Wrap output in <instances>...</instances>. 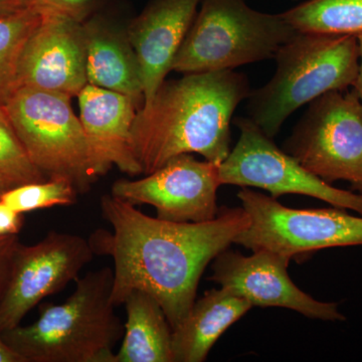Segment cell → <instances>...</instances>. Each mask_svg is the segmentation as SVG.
<instances>
[{
  "label": "cell",
  "instance_id": "1",
  "mask_svg": "<svg viewBox=\"0 0 362 362\" xmlns=\"http://www.w3.org/2000/svg\"><path fill=\"white\" fill-rule=\"evenodd\" d=\"M100 207L112 232L99 228L88 240L95 256L113 259L112 303L123 305L134 290L148 293L173 330L194 304L206 267L250 225L243 207H221L216 218L204 223L151 218L112 194L101 197Z\"/></svg>",
  "mask_w": 362,
  "mask_h": 362
},
{
  "label": "cell",
  "instance_id": "2",
  "mask_svg": "<svg viewBox=\"0 0 362 362\" xmlns=\"http://www.w3.org/2000/svg\"><path fill=\"white\" fill-rule=\"evenodd\" d=\"M251 92L247 76L233 70L164 81L138 109L131 127V149L143 175L181 154L223 163L230 152L233 113Z\"/></svg>",
  "mask_w": 362,
  "mask_h": 362
},
{
  "label": "cell",
  "instance_id": "3",
  "mask_svg": "<svg viewBox=\"0 0 362 362\" xmlns=\"http://www.w3.org/2000/svg\"><path fill=\"white\" fill-rule=\"evenodd\" d=\"M113 279L110 267L89 272L63 303H42L35 322L0 337L25 362H114L124 324L112 303Z\"/></svg>",
  "mask_w": 362,
  "mask_h": 362
},
{
  "label": "cell",
  "instance_id": "4",
  "mask_svg": "<svg viewBox=\"0 0 362 362\" xmlns=\"http://www.w3.org/2000/svg\"><path fill=\"white\" fill-rule=\"evenodd\" d=\"M271 80L247 98L249 118L275 137L297 109L331 90H347L359 66L356 35L300 33L279 49Z\"/></svg>",
  "mask_w": 362,
  "mask_h": 362
},
{
  "label": "cell",
  "instance_id": "5",
  "mask_svg": "<svg viewBox=\"0 0 362 362\" xmlns=\"http://www.w3.org/2000/svg\"><path fill=\"white\" fill-rule=\"evenodd\" d=\"M296 33L282 14L261 13L246 0H202L171 71L235 70L274 59Z\"/></svg>",
  "mask_w": 362,
  "mask_h": 362
},
{
  "label": "cell",
  "instance_id": "6",
  "mask_svg": "<svg viewBox=\"0 0 362 362\" xmlns=\"http://www.w3.org/2000/svg\"><path fill=\"white\" fill-rule=\"evenodd\" d=\"M71 99L21 87L4 108L33 164L47 177L65 178L78 194H86L101 175Z\"/></svg>",
  "mask_w": 362,
  "mask_h": 362
},
{
  "label": "cell",
  "instance_id": "7",
  "mask_svg": "<svg viewBox=\"0 0 362 362\" xmlns=\"http://www.w3.org/2000/svg\"><path fill=\"white\" fill-rule=\"evenodd\" d=\"M238 197L250 225L233 244L252 252L268 250L291 261L328 247L362 246V216L344 209H289L249 187H243Z\"/></svg>",
  "mask_w": 362,
  "mask_h": 362
},
{
  "label": "cell",
  "instance_id": "8",
  "mask_svg": "<svg viewBox=\"0 0 362 362\" xmlns=\"http://www.w3.org/2000/svg\"><path fill=\"white\" fill-rule=\"evenodd\" d=\"M283 150L327 183L347 181L362 194V102L331 90L309 103Z\"/></svg>",
  "mask_w": 362,
  "mask_h": 362
},
{
  "label": "cell",
  "instance_id": "9",
  "mask_svg": "<svg viewBox=\"0 0 362 362\" xmlns=\"http://www.w3.org/2000/svg\"><path fill=\"white\" fill-rule=\"evenodd\" d=\"M233 123L240 131L237 144L220 164L221 185L257 187L272 197L307 195L362 216V194L332 187L304 168L296 158L279 148L249 117H237Z\"/></svg>",
  "mask_w": 362,
  "mask_h": 362
},
{
  "label": "cell",
  "instance_id": "10",
  "mask_svg": "<svg viewBox=\"0 0 362 362\" xmlns=\"http://www.w3.org/2000/svg\"><path fill=\"white\" fill-rule=\"evenodd\" d=\"M94 256L89 240L56 230L33 246L21 244L0 303V333L20 325L45 298L77 280Z\"/></svg>",
  "mask_w": 362,
  "mask_h": 362
},
{
  "label": "cell",
  "instance_id": "11",
  "mask_svg": "<svg viewBox=\"0 0 362 362\" xmlns=\"http://www.w3.org/2000/svg\"><path fill=\"white\" fill-rule=\"evenodd\" d=\"M221 185L218 164L181 154L141 180L115 181L111 194L133 206H153L160 220L204 223L218 216Z\"/></svg>",
  "mask_w": 362,
  "mask_h": 362
},
{
  "label": "cell",
  "instance_id": "12",
  "mask_svg": "<svg viewBox=\"0 0 362 362\" xmlns=\"http://www.w3.org/2000/svg\"><path fill=\"white\" fill-rule=\"evenodd\" d=\"M289 262L268 250L247 257L226 249L214 259L209 280L244 298L252 307H282L311 319L346 320L337 303L318 301L293 283L287 272Z\"/></svg>",
  "mask_w": 362,
  "mask_h": 362
},
{
  "label": "cell",
  "instance_id": "13",
  "mask_svg": "<svg viewBox=\"0 0 362 362\" xmlns=\"http://www.w3.org/2000/svg\"><path fill=\"white\" fill-rule=\"evenodd\" d=\"M40 11L42 21L21 52L20 86L78 97L88 84L84 25L57 11Z\"/></svg>",
  "mask_w": 362,
  "mask_h": 362
},
{
  "label": "cell",
  "instance_id": "14",
  "mask_svg": "<svg viewBox=\"0 0 362 362\" xmlns=\"http://www.w3.org/2000/svg\"><path fill=\"white\" fill-rule=\"evenodd\" d=\"M202 0H150L127 26L147 103L165 81Z\"/></svg>",
  "mask_w": 362,
  "mask_h": 362
},
{
  "label": "cell",
  "instance_id": "15",
  "mask_svg": "<svg viewBox=\"0 0 362 362\" xmlns=\"http://www.w3.org/2000/svg\"><path fill=\"white\" fill-rule=\"evenodd\" d=\"M80 120L96 158L100 175L115 165L130 176L142 169L131 149V127L139 105L127 95L89 84L78 95Z\"/></svg>",
  "mask_w": 362,
  "mask_h": 362
},
{
  "label": "cell",
  "instance_id": "16",
  "mask_svg": "<svg viewBox=\"0 0 362 362\" xmlns=\"http://www.w3.org/2000/svg\"><path fill=\"white\" fill-rule=\"evenodd\" d=\"M83 25L88 83L127 95L141 107L144 102L141 71L126 28L99 13Z\"/></svg>",
  "mask_w": 362,
  "mask_h": 362
},
{
  "label": "cell",
  "instance_id": "17",
  "mask_svg": "<svg viewBox=\"0 0 362 362\" xmlns=\"http://www.w3.org/2000/svg\"><path fill=\"white\" fill-rule=\"evenodd\" d=\"M252 308L246 299L223 288L204 293L173 330V362L206 361L218 338Z\"/></svg>",
  "mask_w": 362,
  "mask_h": 362
},
{
  "label": "cell",
  "instance_id": "18",
  "mask_svg": "<svg viewBox=\"0 0 362 362\" xmlns=\"http://www.w3.org/2000/svg\"><path fill=\"white\" fill-rule=\"evenodd\" d=\"M123 305L126 323L114 362H173V328L156 298L134 290Z\"/></svg>",
  "mask_w": 362,
  "mask_h": 362
},
{
  "label": "cell",
  "instance_id": "19",
  "mask_svg": "<svg viewBox=\"0 0 362 362\" xmlns=\"http://www.w3.org/2000/svg\"><path fill=\"white\" fill-rule=\"evenodd\" d=\"M281 14L300 33H362V0H306Z\"/></svg>",
  "mask_w": 362,
  "mask_h": 362
},
{
  "label": "cell",
  "instance_id": "20",
  "mask_svg": "<svg viewBox=\"0 0 362 362\" xmlns=\"http://www.w3.org/2000/svg\"><path fill=\"white\" fill-rule=\"evenodd\" d=\"M40 21L42 11L37 6L0 16V106H4L21 88V52Z\"/></svg>",
  "mask_w": 362,
  "mask_h": 362
},
{
  "label": "cell",
  "instance_id": "21",
  "mask_svg": "<svg viewBox=\"0 0 362 362\" xmlns=\"http://www.w3.org/2000/svg\"><path fill=\"white\" fill-rule=\"evenodd\" d=\"M78 192L65 178H49L40 182L26 183L7 190L0 197L16 213L25 214L54 206L77 204Z\"/></svg>",
  "mask_w": 362,
  "mask_h": 362
},
{
  "label": "cell",
  "instance_id": "22",
  "mask_svg": "<svg viewBox=\"0 0 362 362\" xmlns=\"http://www.w3.org/2000/svg\"><path fill=\"white\" fill-rule=\"evenodd\" d=\"M0 175L13 187L45 180L28 156L4 106H0Z\"/></svg>",
  "mask_w": 362,
  "mask_h": 362
},
{
  "label": "cell",
  "instance_id": "23",
  "mask_svg": "<svg viewBox=\"0 0 362 362\" xmlns=\"http://www.w3.org/2000/svg\"><path fill=\"white\" fill-rule=\"evenodd\" d=\"M40 9L57 11L74 20L84 23L98 13L104 0H33Z\"/></svg>",
  "mask_w": 362,
  "mask_h": 362
},
{
  "label": "cell",
  "instance_id": "24",
  "mask_svg": "<svg viewBox=\"0 0 362 362\" xmlns=\"http://www.w3.org/2000/svg\"><path fill=\"white\" fill-rule=\"evenodd\" d=\"M21 243L18 235H4L0 237V303L6 294L11 269H13L14 257Z\"/></svg>",
  "mask_w": 362,
  "mask_h": 362
},
{
  "label": "cell",
  "instance_id": "25",
  "mask_svg": "<svg viewBox=\"0 0 362 362\" xmlns=\"http://www.w3.org/2000/svg\"><path fill=\"white\" fill-rule=\"evenodd\" d=\"M23 225V214L16 213L0 201V237L18 235Z\"/></svg>",
  "mask_w": 362,
  "mask_h": 362
},
{
  "label": "cell",
  "instance_id": "26",
  "mask_svg": "<svg viewBox=\"0 0 362 362\" xmlns=\"http://www.w3.org/2000/svg\"><path fill=\"white\" fill-rule=\"evenodd\" d=\"M33 6V0H0V16L18 13Z\"/></svg>",
  "mask_w": 362,
  "mask_h": 362
},
{
  "label": "cell",
  "instance_id": "27",
  "mask_svg": "<svg viewBox=\"0 0 362 362\" xmlns=\"http://www.w3.org/2000/svg\"><path fill=\"white\" fill-rule=\"evenodd\" d=\"M0 362H25L2 340L1 337H0Z\"/></svg>",
  "mask_w": 362,
  "mask_h": 362
},
{
  "label": "cell",
  "instance_id": "28",
  "mask_svg": "<svg viewBox=\"0 0 362 362\" xmlns=\"http://www.w3.org/2000/svg\"><path fill=\"white\" fill-rule=\"evenodd\" d=\"M357 42H358L359 49L358 74H357L356 83L352 86V88H354V92L356 93L357 96L359 97V99H361L362 102V33L357 35Z\"/></svg>",
  "mask_w": 362,
  "mask_h": 362
},
{
  "label": "cell",
  "instance_id": "29",
  "mask_svg": "<svg viewBox=\"0 0 362 362\" xmlns=\"http://www.w3.org/2000/svg\"><path fill=\"white\" fill-rule=\"evenodd\" d=\"M13 187V185H11L4 176L0 175V197H2L4 192Z\"/></svg>",
  "mask_w": 362,
  "mask_h": 362
}]
</instances>
